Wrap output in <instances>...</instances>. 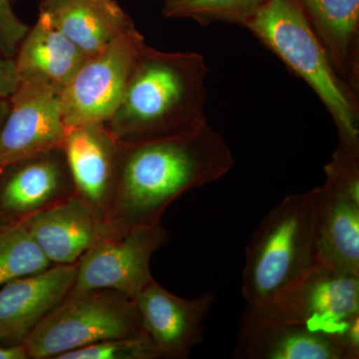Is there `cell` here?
I'll use <instances>...</instances> for the list:
<instances>
[{
    "label": "cell",
    "instance_id": "1",
    "mask_svg": "<svg viewBox=\"0 0 359 359\" xmlns=\"http://www.w3.org/2000/svg\"><path fill=\"white\" fill-rule=\"evenodd\" d=\"M121 146L108 216L111 233L160 223L175 201L219 181L236 164L228 144L208 121L175 136Z\"/></svg>",
    "mask_w": 359,
    "mask_h": 359
},
{
    "label": "cell",
    "instance_id": "2",
    "mask_svg": "<svg viewBox=\"0 0 359 359\" xmlns=\"http://www.w3.org/2000/svg\"><path fill=\"white\" fill-rule=\"evenodd\" d=\"M205 58L197 52H165L144 44L119 106L106 123L121 144L175 136L207 121Z\"/></svg>",
    "mask_w": 359,
    "mask_h": 359
},
{
    "label": "cell",
    "instance_id": "3",
    "mask_svg": "<svg viewBox=\"0 0 359 359\" xmlns=\"http://www.w3.org/2000/svg\"><path fill=\"white\" fill-rule=\"evenodd\" d=\"M318 189L283 198L245 248L242 294L248 304H271L320 262Z\"/></svg>",
    "mask_w": 359,
    "mask_h": 359
},
{
    "label": "cell",
    "instance_id": "4",
    "mask_svg": "<svg viewBox=\"0 0 359 359\" xmlns=\"http://www.w3.org/2000/svg\"><path fill=\"white\" fill-rule=\"evenodd\" d=\"M245 27L311 86L332 115L339 138L359 139V99L334 72L294 0H269Z\"/></svg>",
    "mask_w": 359,
    "mask_h": 359
},
{
    "label": "cell",
    "instance_id": "5",
    "mask_svg": "<svg viewBox=\"0 0 359 359\" xmlns=\"http://www.w3.org/2000/svg\"><path fill=\"white\" fill-rule=\"evenodd\" d=\"M146 334L136 302L128 295L110 289L71 290L25 346L29 359H57L97 342Z\"/></svg>",
    "mask_w": 359,
    "mask_h": 359
},
{
    "label": "cell",
    "instance_id": "6",
    "mask_svg": "<svg viewBox=\"0 0 359 359\" xmlns=\"http://www.w3.org/2000/svg\"><path fill=\"white\" fill-rule=\"evenodd\" d=\"M269 308L283 320L325 335L359 358V276L318 262Z\"/></svg>",
    "mask_w": 359,
    "mask_h": 359
},
{
    "label": "cell",
    "instance_id": "7",
    "mask_svg": "<svg viewBox=\"0 0 359 359\" xmlns=\"http://www.w3.org/2000/svg\"><path fill=\"white\" fill-rule=\"evenodd\" d=\"M318 189L320 261L359 276V142L339 140Z\"/></svg>",
    "mask_w": 359,
    "mask_h": 359
},
{
    "label": "cell",
    "instance_id": "8",
    "mask_svg": "<svg viewBox=\"0 0 359 359\" xmlns=\"http://www.w3.org/2000/svg\"><path fill=\"white\" fill-rule=\"evenodd\" d=\"M145 43L133 27L85 61L60 94L66 129L109 121L121 102L135 59Z\"/></svg>",
    "mask_w": 359,
    "mask_h": 359
},
{
    "label": "cell",
    "instance_id": "9",
    "mask_svg": "<svg viewBox=\"0 0 359 359\" xmlns=\"http://www.w3.org/2000/svg\"><path fill=\"white\" fill-rule=\"evenodd\" d=\"M168 241L162 222L104 236L78 262L72 290L110 289L136 299L154 280L151 259Z\"/></svg>",
    "mask_w": 359,
    "mask_h": 359
},
{
    "label": "cell",
    "instance_id": "10",
    "mask_svg": "<svg viewBox=\"0 0 359 359\" xmlns=\"http://www.w3.org/2000/svg\"><path fill=\"white\" fill-rule=\"evenodd\" d=\"M75 195L63 149L0 168V228L21 224Z\"/></svg>",
    "mask_w": 359,
    "mask_h": 359
},
{
    "label": "cell",
    "instance_id": "11",
    "mask_svg": "<svg viewBox=\"0 0 359 359\" xmlns=\"http://www.w3.org/2000/svg\"><path fill=\"white\" fill-rule=\"evenodd\" d=\"M60 92L45 85L20 82L9 97L0 128V168L52 149H63L66 129Z\"/></svg>",
    "mask_w": 359,
    "mask_h": 359
},
{
    "label": "cell",
    "instance_id": "12",
    "mask_svg": "<svg viewBox=\"0 0 359 359\" xmlns=\"http://www.w3.org/2000/svg\"><path fill=\"white\" fill-rule=\"evenodd\" d=\"M216 297L208 292L196 299L172 294L155 280L135 299L146 334L162 359H186L204 340L205 321Z\"/></svg>",
    "mask_w": 359,
    "mask_h": 359
},
{
    "label": "cell",
    "instance_id": "13",
    "mask_svg": "<svg viewBox=\"0 0 359 359\" xmlns=\"http://www.w3.org/2000/svg\"><path fill=\"white\" fill-rule=\"evenodd\" d=\"M233 358L347 359V355L334 339L283 320L268 304H248L241 318Z\"/></svg>",
    "mask_w": 359,
    "mask_h": 359
},
{
    "label": "cell",
    "instance_id": "14",
    "mask_svg": "<svg viewBox=\"0 0 359 359\" xmlns=\"http://www.w3.org/2000/svg\"><path fill=\"white\" fill-rule=\"evenodd\" d=\"M75 195L108 221L119 176L122 146L106 123L67 130L63 145Z\"/></svg>",
    "mask_w": 359,
    "mask_h": 359
},
{
    "label": "cell",
    "instance_id": "15",
    "mask_svg": "<svg viewBox=\"0 0 359 359\" xmlns=\"http://www.w3.org/2000/svg\"><path fill=\"white\" fill-rule=\"evenodd\" d=\"M77 264H56L0 287V344H25L74 285Z\"/></svg>",
    "mask_w": 359,
    "mask_h": 359
},
{
    "label": "cell",
    "instance_id": "16",
    "mask_svg": "<svg viewBox=\"0 0 359 359\" xmlns=\"http://www.w3.org/2000/svg\"><path fill=\"white\" fill-rule=\"evenodd\" d=\"M52 264H74L110 233L107 219L77 195L21 223Z\"/></svg>",
    "mask_w": 359,
    "mask_h": 359
},
{
    "label": "cell",
    "instance_id": "17",
    "mask_svg": "<svg viewBox=\"0 0 359 359\" xmlns=\"http://www.w3.org/2000/svg\"><path fill=\"white\" fill-rule=\"evenodd\" d=\"M88 57L59 29L50 13L40 9L14 61L20 82L45 85L61 93Z\"/></svg>",
    "mask_w": 359,
    "mask_h": 359
},
{
    "label": "cell",
    "instance_id": "18",
    "mask_svg": "<svg viewBox=\"0 0 359 359\" xmlns=\"http://www.w3.org/2000/svg\"><path fill=\"white\" fill-rule=\"evenodd\" d=\"M337 76L359 99V0H294Z\"/></svg>",
    "mask_w": 359,
    "mask_h": 359
},
{
    "label": "cell",
    "instance_id": "19",
    "mask_svg": "<svg viewBox=\"0 0 359 359\" xmlns=\"http://www.w3.org/2000/svg\"><path fill=\"white\" fill-rule=\"evenodd\" d=\"M49 13L59 29L89 57L135 27L116 0H66Z\"/></svg>",
    "mask_w": 359,
    "mask_h": 359
},
{
    "label": "cell",
    "instance_id": "20",
    "mask_svg": "<svg viewBox=\"0 0 359 359\" xmlns=\"http://www.w3.org/2000/svg\"><path fill=\"white\" fill-rule=\"evenodd\" d=\"M52 266L22 224L0 228V287Z\"/></svg>",
    "mask_w": 359,
    "mask_h": 359
},
{
    "label": "cell",
    "instance_id": "21",
    "mask_svg": "<svg viewBox=\"0 0 359 359\" xmlns=\"http://www.w3.org/2000/svg\"><path fill=\"white\" fill-rule=\"evenodd\" d=\"M269 0H166L163 15L189 18L201 25L215 22L245 25Z\"/></svg>",
    "mask_w": 359,
    "mask_h": 359
},
{
    "label": "cell",
    "instance_id": "22",
    "mask_svg": "<svg viewBox=\"0 0 359 359\" xmlns=\"http://www.w3.org/2000/svg\"><path fill=\"white\" fill-rule=\"evenodd\" d=\"M57 359H162L147 334L97 342L75 349Z\"/></svg>",
    "mask_w": 359,
    "mask_h": 359
},
{
    "label": "cell",
    "instance_id": "23",
    "mask_svg": "<svg viewBox=\"0 0 359 359\" xmlns=\"http://www.w3.org/2000/svg\"><path fill=\"white\" fill-rule=\"evenodd\" d=\"M29 26L13 11L11 0H0V52L14 58Z\"/></svg>",
    "mask_w": 359,
    "mask_h": 359
},
{
    "label": "cell",
    "instance_id": "24",
    "mask_svg": "<svg viewBox=\"0 0 359 359\" xmlns=\"http://www.w3.org/2000/svg\"><path fill=\"white\" fill-rule=\"evenodd\" d=\"M18 83L20 80L14 58L7 57L0 52V100L13 95Z\"/></svg>",
    "mask_w": 359,
    "mask_h": 359
},
{
    "label": "cell",
    "instance_id": "25",
    "mask_svg": "<svg viewBox=\"0 0 359 359\" xmlns=\"http://www.w3.org/2000/svg\"><path fill=\"white\" fill-rule=\"evenodd\" d=\"M0 359H29L25 344L4 346L0 344Z\"/></svg>",
    "mask_w": 359,
    "mask_h": 359
},
{
    "label": "cell",
    "instance_id": "26",
    "mask_svg": "<svg viewBox=\"0 0 359 359\" xmlns=\"http://www.w3.org/2000/svg\"><path fill=\"white\" fill-rule=\"evenodd\" d=\"M66 0H41V9L51 11L62 4Z\"/></svg>",
    "mask_w": 359,
    "mask_h": 359
},
{
    "label": "cell",
    "instance_id": "27",
    "mask_svg": "<svg viewBox=\"0 0 359 359\" xmlns=\"http://www.w3.org/2000/svg\"><path fill=\"white\" fill-rule=\"evenodd\" d=\"M8 109L9 98L1 99V100H0V128H1L2 124H4V119H6Z\"/></svg>",
    "mask_w": 359,
    "mask_h": 359
}]
</instances>
